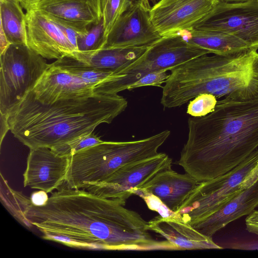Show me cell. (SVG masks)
I'll use <instances>...</instances> for the list:
<instances>
[{
  "instance_id": "obj_34",
  "label": "cell",
  "mask_w": 258,
  "mask_h": 258,
  "mask_svg": "<svg viewBox=\"0 0 258 258\" xmlns=\"http://www.w3.org/2000/svg\"><path fill=\"white\" fill-rule=\"evenodd\" d=\"M223 2H240V1H244L246 0H219Z\"/></svg>"
},
{
  "instance_id": "obj_6",
  "label": "cell",
  "mask_w": 258,
  "mask_h": 258,
  "mask_svg": "<svg viewBox=\"0 0 258 258\" xmlns=\"http://www.w3.org/2000/svg\"><path fill=\"white\" fill-rule=\"evenodd\" d=\"M258 179V149L228 172L199 183L175 212L190 224L212 215Z\"/></svg>"
},
{
  "instance_id": "obj_25",
  "label": "cell",
  "mask_w": 258,
  "mask_h": 258,
  "mask_svg": "<svg viewBox=\"0 0 258 258\" xmlns=\"http://www.w3.org/2000/svg\"><path fill=\"white\" fill-rule=\"evenodd\" d=\"M103 142L100 137L93 132L79 137L66 144L51 149L55 152L68 156L83 149L95 145Z\"/></svg>"
},
{
  "instance_id": "obj_12",
  "label": "cell",
  "mask_w": 258,
  "mask_h": 258,
  "mask_svg": "<svg viewBox=\"0 0 258 258\" xmlns=\"http://www.w3.org/2000/svg\"><path fill=\"white\" fill-rule=\"evenodd\" d=\"M219 0H160L150 9L151 19L163 36L194 28Z\"/></svg>"
},
{
  "instance_id": "obj_4",
  "label": "cell",
  "mask_w": 258,
  "mask_h": 258,
  "mask_svg": "<svg viewBox=\"0 0 258 258\" xmlns=\"http://www.w3.org/2000/svg\"><path fill=\"white\" fill-rule=\"evenodd\" d=\"M257 50L251 48L229 55L208 54L176 67L162 87L161 104L168 108L180 107L204 93L218 99L258 96L254 69Z\"/></svg>"
},
{
  "instance_id": "obj_24",
  "label": "cell",
  "mask_w": 258,
  "mask_h": 258,
  "mask_svg": "<svg viewBox=\"0 0 258 258\" xmlns=\"http://www.w3.org/2000/svg\"><path fill=\"white\" fill-rule=\"evenodd\" d=\"M134 0H101L104 34L106 37L113 25Z\"/></svg>"
},
{
  "instance_id": "obj_8",
  "label": "cell",
  "mask_w": 258,
  "mask_h": 258,
  "mask_svg": "<svg viewBox=\"0 0 258 258\" xmlns=\"http://www.w3.org/2000/svg\"><path fill=\"white\" fill-rule=\"evenodd\" d=\"M0 113L8 114L32 90L49 66L26 44H10L0 54Z\"/></svg>"
},
{
  "instance_id": "obj_33",
  "label": "cell",
  "mask_w": 258,
  "mask_h": 258,
  "mask_svg": "<svg viewBox=\"0 0 258 258\" xmlns=\"http://www.w3.org/2000/svg\"><path fill=\"white\" fill-rule=\"evenodd\" d=\"M38 0H28V9L27 11L31 9L33 5Z\"/></svg>"
},
{
  "instance_id": "obj_28",
  "label": "cell",
  "mask_w": 258,
  "mask_h": 258,
  "mask_svg": "<svg viewBox=\"0 0 258 258\" xmlns=\"http://www.w3.org/2000/svg\"><path fill=\"white\" fill-rule=\"evenodd\" d=\"M134 195L141 197L148 208L151 210L158 212L160 216L166 218L176 216L174 212L169 209L158 198L153 194L143 191H136Z\"/></svg>"
},
{
  "instance_id": "obj_15",
  "label": "cell",
  "mask_w": 258,
  "mask_h": 258,
  "mask_svg": "<svg viewBox=\"0 0 258 258\" xmlns=\"http://www.w3.org/2000/svg\"><path fill=\"white\" fill-rule=\"evenodd\" d=\"M30 92L36 99L43 103L64 98L100 94L96 93L92 87L55 61L49 64Z\"/></svg>"
},
{
  "instance_id": "obj_11",
  "label": "cell",
  "mask_w": 258,
  "mask_h": 258,
  "mask_svg": "<svg viewBox=\"0 0 258 258\" xmlns=\"http://www.w3.org/2000/svg\"><path fill=\"white\" fill-rule=\"evenodd\" d=\"M148 1L134 0L115 22L103 47L149 46L162 37L151 19Z\"/></svg>"
},
{
  "instance_id": "obj_7",
  "label": "cell",
  "mask_w": 258,
  "mask_h": 258,
  "mask_svg": "<svg viewBox=\"0 0 258 258\" xmlns=\"http://www.w3.org/2000/svg\"><path fill=\"white\" fill-rule=\"evenodd\" d=\"M210 54L188 43L177 33L162 36L137 60L115 73L120 76L107 85L106 93L117 94L150 73L171 70L194 58Z\"/></svg>"
},
{
  "instance_id": "obj_20",
  "label": "cell",
  "mask_w": 258,
  "mask_h": 258,
  "mask_svg": "<svg viewBox=\"0 0 258 258\" xmlns=\"http://www.w3.org/2000/svg\"><path fill=\"white\" fill-rule=\"evenodd\" d=\"M148 47H102L91 51H76L71 56L90 67L116 73L140 58Z\"/></svg>"
},
{
  "instance_id": "obj_5",
  "label": "cell",
  "mask_w": 258,
  "mask_h": 258,
  "mask_svg": "<svg viewBox=\"0 0 258 258\" xmlns=\"http://www.w3.org/2000/svg\"><path fill=\"white\" fill-rule=\"evenodd\" d=\"M165 130L149 138L127 142L103 141L71 156L65 182L70 188L83 189L102 182L122 166L158 155L169 137Z\"/></svg>"
},
{
  "instance_id": "obj_2",
  "label": "cell",
  "mask_w": 258,
  "mask_h": 258,
  "mask_svg": "<svg viewBox=\"0 0 258 258\" xmlns=\"http://www.w3.org/2000/svg\"><path fill=\"white\" fill-rule=\"evenodd\" d=\"M178 164L199 183L231 170L258 149V96L223 98L214 110L189 118Z\"/></svg>"
},
{
  "instance_id": "obj_27",
  "label": "cell",
  "mask_w": 258,
  "mask_h": 258,
  "mask_svg": "<svg viewBox=\"0 0 258 258\" xmlns=\"http://www.w3.org/2000/svg\"><path fill=\"white\" fill-rule=\"evenodd\" d=\"M169 76L170 74H167L166 71H164L150 73L131 84L127 90L131 91L137 88L147 86L162 88V84L165 83Z\"/></svg>"
},
{
  "instance_id": "obj_23",
  "label": "cell",
  "mask_w": 258,
  "mask_h": 258,
  "mask_svg": "<svg viewBox=\"0 0 258 258\" xmlns=\"http://www.w3.org/2000/svg\"><path fill=\"white\" fill-rule=\"evenodd\" d=\"M106 38L103 19L98 24L90 26L88 31L77 38V51H91L102 48L105 43Z\"/></svg>"
},
{
  "instance_id": "obj_3",
  "label": "cell",
  "mask_w": 258,
  "mask_h": 258,
  "mask_svg": "<svg viewBox=\"0 0 258 258\" xmlns=\"http://www.w3.org/2000/svg\"><path fill=\"white\" fill-rule=\"evenodd\" d=\"M127 106L117 94H95L43 103L28 92L8 114L10 131L29 149H50L110 123Z\"/></svg>"
},
{
  "instance_id": "obj_21",
  "label": "cell",
  "mask_w": 258,
  "mask_h": 258,
  "mask_svg": "<svg viewBox=\"0 0 258 258\" xmlns=\"http://www.w3.org/2000/svg\"><path fill=\"white\" fill-rule=\"evenodd\" d=\"M177 33L189 44L206 50L210 54L229 55L252 48L241 39L223 32L192 28Z\"/></svg>"
},
{
  "instance_id": "obj_26",
  "label": "cell",
  "mask_w": 258,
  "mask_h": 258,
  "mask_svg": "<svg viewBox=\"0 0 258 258\" xmlns=\"http://www.w3.org/2000/svg\"><path fill=\"white\" fill-rule=\"evenodd\" d=\"M218 100V98L213 95L200 94L190 101L186 112L196 117L205 116L214 110Z\"/></svg>"
},
{
  "instance_id": "obj_18",
  "label": "cell",
  "mask_w": 258,
  "mask_h": 258,
  "mask_svg": "<svg viewBox=\"0 0 258 258\" xmlns=\"http://www.w3.org/2000/svg\"><path fill=\"white\" fill-rule=\"evenodd\" d=\"M150 231L158 233L172 244L176 250L222 249L212 237L205 235L183 221L173 216H156L148 222Z\"/></svg>"
},
{
  "instance_id": "obj_19",
  "label": "cell",
  "mask_w": 258,
  "mask_h": 258,
  "mask_svg": "<svg viewBox=\"0 0 258 258\" xmlns=\"http://www.w3.org/2000/svg\"><path fill=\"white\" fill-rule=\"evenodd\" d=\"M31 9L85 27L102 19L101 0H38Z\"/></svg>"
},
{
  "instance_id": "obj_13",
  "label": "cell",
  "mask_w": 258,
  "mask_h": 258,
  "mask_svg": "<svg viewBox=\"0 0 258 258\" xmlns=\"http://www.w3.org/2000/svg\"><path fill=\"white\" fill-rule=\"evenodd\" d=\"M70 158L47 147L30 149L23 173L24 186L47 193L57 189L65 182Z\"/></svg>"
},
{
  "instance_id": "obj_30",
  "label": "cell",
  "mask_w": 258,
  "mask_h": 258,
  "mask_svg": "<svg viewBox=\"0 0 258 258\" xmlns=\"http://www.w3.org/2000/svg\"><path fill=\"white\" fill-rule=\"evenodd\" d=\"M47 194L42 190H38L32 192L30 197L31 204L38 207L45 205L49 199Z\"/></svg>"
},
{
  "instance_id": "obj_1",
  "label": "cell",
  "mask_w": 258,
  "mask_h": 258,
  "mask_svg": "<svg viewBox=\"0 0 258 258\" xmlns=\"http://www.w3.org/2000/svg\"><path fill=\"white\" fill-rule=\"evenodd\" d=\"M118 199L102 198L64 182L47 203L35 206L26 197L23 225L36 227L42 237L67 246L97 250H170L167 240L149 233L148 222Z\"/></svg>"
},
{
  "instance_id": "obj_32",
  "label": "cell",
  "mask_w": 258,
  "mask_h": 258,
  "mask_svg": "<svg viewBox=\"0 0 258 258\" xmlns=\"http://www.w3.org/2000/svg\"><path fill=\"white\" fill-rule=\"evenodd\" d=\"M254 69L257 76H258V55L256 56L254 62Z\"/></svg>"
},
{
  "instance_id": "obj_36",
  "label": "cell",
  "mask_w": 258,
  "mask_h": 258,
  "mask_svg": "<svg viewBox=\"0 0 258 258\" xmlns=\"http://www.w3.org/2000/svg\"><path fill=\"white\" fill-rule=\"evenodd\" d=\"M147 1H149V0H147Z\"/></svg>"
},
{
  "instance_id": "obj_31",
  "label": "cell",
  "mask_w": 258,
  "mask_h": 258,
  "mask_svg": "<svg viewBox=\"0 0 258 258\" xmlns=\"http://www.w3.org/2000/svg\"><path fill=\"white\" fill-rule=\"evenodd\" d=\"M0 140L1 145L3 140L7 133L9 131H10V127L8 122V116L7 114H3L0 113Z\"/></svg>"
},
{
  "instance_id": "obj_14",
  "label": "cell",
  "mask_w": 258,
  "mask_h": 258,
  "mask_svg": "<svg viewBox=\"0 0 258 258\" xmlns=\"http://www.w3.org/2000/svg\"><path fill=\"white\" fill-rule=\"evenodd\" d=\"M27 45L44 58L58 59L77 49L46 15L34 9L26 11Z\"/></svg>"
},
{
  "instance_id": "obj_9",
  "label": "cell",
  "mask_w": 258,
  "mask_h": 258,
  "mask_svg": "<svg viewBox=\"0 0 258 258\" xmlns=\"http://www.w3.org/2000/svg\"><path fill=\"white\" fill-rule=\"evenodd\" d=\"M194 28L227 33L258 49V0L219 1Z\"/></svg>"
},
{
  "instance_id": "obj_22",
  "label": "cell",
  "mask_w": 258,
  "mask_h": 258,
  "mask_svg": "<svg viewBox=\"0 0 258 258\" xmlns=\"http://www.w3.org/2000/svg\"><path fill=\"white\" fill-rule=\"evenodd\" d=\"M20 3L13 0H0L1 30L8 42L27 45L26 14Z\"/></svg>"
},
{
  "instance_id": "obj_17",
  "label": "cell",
  "mask_w": 258,
  "mask_h": 258,
  "mask_svg": "<svg viewBox=\"0 0 258 258\" xmlns=\"http://www.w3.org/2000/svg\"><path fill=\"white\" fill-rule=\"evenodd\" d=\"M257 207L258 179L212 215L189 224L201 233L212 237L228 224L248 215Z\"/></svg>"
},
{
  "instance_id": "obj_35",
  "label": "cell",
  "mask_w": 258,
  "mask_h": 258,
  "mask_svg": "<svg viewBox=\"0 0 258 258\" xmlns=\"http://www.w3.org/2000/svg\"><path fill=\"white\" fill-rule=\"evenodd\" d=\"M13 1L18 2H19L20 4L21 3V2H22V0H13Z\"/></svg>"
},
{
  "instance_id": "obj_16",
  "label": "cell",
  "mask_w": 258,
  "mask_h": 258,
  "mask_svg": "<svg viewBox=\"0 0 258 258\" xmlns=\"http://www.w3.org/2000/svg\"><path fill=\"white\" fill-rule=\"evenodd\" d=\"M199 182L190 174L178 173L169 168L156 174L136 189L153 194L171 211L176 212Z\"/></svg>"
},
{
  "instance_id": "obj_10",
  "label": "cell",
  "mask_w": 258,
  "mask_h": 258,
  "mask_svg": "<svg viewBox=\"0 0 258 258\" xmlns=\"http://www.w3.org/2000/svg\"><path fill=\"white\" fill-rule=\"evenodd\" d=\"M172 162L168 155L159 153L152 157L127 164L105 180L83 189L102 198L118 199L125 204L136 189L159 172L171 168Z\"/></svg>"
},
{
  "instance_id": "obj_29",
  "label": "cell",
  "mask_w": 258,
  "mask_h": 258,
  "mask_svg": "<svg viewBox=\"0 0 258 258\" xmlns=\"http://www.w3.org/2000/svg\"><path fill=\"white\" fill-rule=\"evenodd\" d=\"M245 222L247 231L258 235V210H254L247 215Z\"/></svg>"
}]
</instances>
